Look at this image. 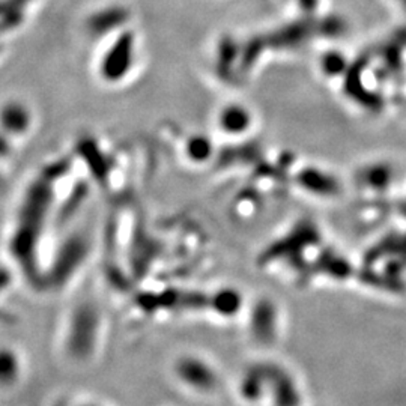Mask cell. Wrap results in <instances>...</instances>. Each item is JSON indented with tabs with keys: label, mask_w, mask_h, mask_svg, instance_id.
I'll list each match as a JSON object with an SVG mask.
<instances>
[{
	"label": "cell",
	"mask_w": 406,
	"mask_h": 406,
	"mask_svg": "<svg viewBox=\"0 0 406 406\" xmlns=\"http://www.w3.org/2000/svg\"><path fill=\"white\" fill-rule=\"evenodd\" d=\"M277 312L273 303L260 301L250 316V333L255 342L264 346H269L277 340Z\"/></svg>",
	"instance_id": "5b68a950"
},
{
	"label": "cell",
	"mask_w": 406,
	"mask_h": 406,
	"mask_svg": "<svg viewBox=\"0 0 406 406\" xmlns=\"http://www.w3.org/2000/svg\"><path fill=\"white\" fill-rule=\"evenodd\" d=\"M236 390L239 399L248 405H256L265 400L268 393V376L265 363H256L248 366L243 375L239 376Z\"/></svg>",
	"instance_id": "8992f818"
},
{
	"label": "cell",
	"mask_w": 406,
	"mask_h": 406,
	"mask_svg": "<svg viewBox=\"0 0 406 406\" xmlns=\"http://www.w3.org/2000/svg\"><path fill=\"white\" fill-rule=\"evenodd\" d=\"M296 3L299 8L306 9V11H312V9L316 8L317 0H296Z\"/></svg>",
	"instance_id": "30bf717a"
},
{
	"label": "cell",
	"mask_w": 406,
	"mask_h": 406,
	"mask_svg": "<svg viewBox=\"0 0 406 406\" xmlns=\"http://www.w3.org/2000/svg\"><path fill=\"white\" fill-rule=\"evenodd\" d=\"M134 50H135V33L128 27L116 35L113 43L109 47V50L105 52L103 59L104 74L116 75L119 70L122 73L125 70V66H127V62L131 59Z\"/></svg>",
	"instance_id": "52a82bcc"
},
{
	"label": "cell",
	"mask_w": 406,
	"mask_h": 406,
	"mask_svg": "<svg viewBox=\"0 0 406 406\" xmlns=\"http://www.w3.org/2000/svg\"><path fill=\"white\" fill-rule=\"evenodd\" d=\"M176 381L196 394H212L220 386V375L216 366L197 354H183L173 363Z\"/></svg>",
	"instance_id": "7a4b0ae2"
},
{
	"label": "cell",
	"mask_w": 406,
	"mask_h": 406,
	"mask_svg": "<svg viewBox=\"0 0 406 406\" xmlns=\"http://www.w3.org/2000/svg\"><path fill=\"white\" fill-rule=\"evenodd\" d=\"M54 406H70V405L66 403V400H59V402H57Z\"/></svg>",
	"instance_id": "7c38bea8"
},
{
	"label": "cell",
	"mask_w": 406,
	"mask_h": 406,
	"mask_svg": "<svg viewBox=\"0 0 406 406\" xmlns=\"http://www.w3.org/2000/svg\"><path fill=\"white\" fill-rule=\"evenodd\" d=\"M405 5H406V0H405Z\"/></svg>",
	"instance_id": "4fadbf2b"
},
{
	"label": "cell",
	"mask_w": 406,
	"mask_h": 406,
	"mask_svg": "<svg viewBox=\"0 0 406 406\" xmlns=\"http://www.w3.org/2000/svg\"><path fill=\"white\" fill-rule=\"evenodd\" d=\"M0 376H2L3 386L14 385L22 375V363L18 355L14 349H5L2 351V359H0Z\"/></svg>",
	"instance_id": "9c48e42d"
},
{
	"label": "cell",
	"mask_w": 406,
	"mask_h": 406,
	"mask_svg": "<svg viewBox=\"0 0 406 406\" xmlns=\"http://www.w3.org/2000/svg\"><path fill=\"white\" fill-rule=\"evenodd\" d=\"M268 376L266 399L271 406H301V389L285 366L265 363Z\"/></svg>",
	"instance_id": "3957f363"
},
{
	"label": "cell",
	"mask_w": 406,
	"mask_h": 406,
	"mask_svg": "<svg viewBox=\"0 0 406 406\" xmlns=\"http://www.w3.org/2000/svg\"><path fill=\"white\" fill-rule=\"evenodd\" d=\"M100 313L91 304L77 307L65 336L66 354L75 361H88L95 355L100 338Z\"/></svg>",
	"instance_id": "6da1fadb"
},
{
	"label": "cell",
	"mask_w": 406,
	"mask_h": 406,
	"mask_svg": "<svg viewBox=\"0 0 406 406\" xmlns=\"http://www.w3.org/2000/svg\"><path fill=\"white\" fill-rule=\"evenodd\" d=\"M75 406H101V405H98V403H92V402H84V403L75 405Z\"/></svg>",
	"instance_id": "8fae6325"
},
{
	"label": "cell",
	"mask_w": 406,
	"mask_h": 406,
	"mask_svg": "<svg viewBox=\"0 0 406 406\" xmlns=\"http://www.w3.org/2000/svg\"><path fill=\"white\" fill-rule=\"evenodd\" d=\"M36 2L38 0H2L3 31H15L20 27Z\"/></svg>",
	"instance_id": "ba28073f"
},
{
	"label": "cell",
	"mask_w": 406,
	"mask_h": 406,
	"mask_svg": "<svg viewBox=\"0 0 406 406\" xmlns=\"http://www.w3.org/2000/svg\"><path fill=\"white\" fill-rule=\"evenodd\" d=\"M131 11L121 3H109L93 9L84 22L86 31L92 36L118 35L128 29Z\"/></svg>",
	"instance_id": "277c9868"
}]
</instances>
